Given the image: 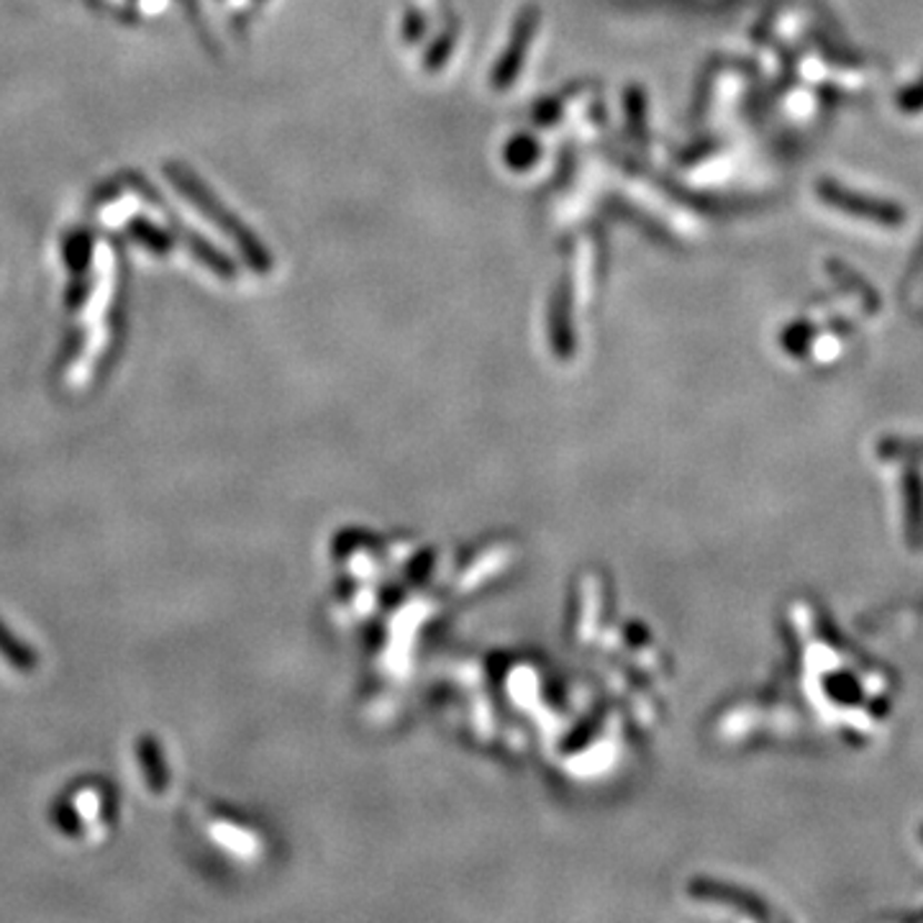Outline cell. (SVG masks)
<instances>
[{
    "label": "cell",
    "mask_w": 923,
    "mask_h": 923,
    "mask_svg": "<svg viewBox=\"0 0 923 923\" xmlns=\"http://www.w3.org/2000/svg\"><path fill=\"white\" fill-rule=\"evenodd\" d=\"M172 180L174 185L182 195H188L193 205L201 211L208 221L215 223V229L223 231L231 241H234L237 249L241 254H244V260L252 264V270L257 272H270L272 270V254L270 249L262 244L257 234L249 231V227H244L234 213L229 211L227 205H223L219 198H215L211 190H208L201 180L195 178L193 172L188 170H172Z\"/></svg>",
    "instance_id": "cell-1"
},
{
    "label": "cell",
    "mask_w": 923,
    "mask_h": 923,
    "mask_svg": "<svg viewBox=\"0 0 923 923\" xmlns=\"http://www.w3.org/2000/svg\"><path fill=\"white\" fill-rule=\"evenodd\" d=\"M539 27H542V11L536 6H526L523 11L515 16V23L511 29L509 44L498 57V64L490 72V86L493 90H509L515 78H519L523 70V60H526L531 41H534Z\"/></svg>",
    "instance_id": "cell-2"
},
{
    "label": "cell",
    "mask_w": 923,
    "mask_h": 923,
    "mask_svg": "<svg viewBox=\"0 0 923 923\" xmlns=\"http://www.w3.org/2000/svg\"><path fill=\"white\" fill-rule=\"evenodd\" d=\"M549 337L556 354L568 357L575 347L572 339V278L570 272H562L556 280L552 303H549Z\"/></svg>",
    "instance_id": "cell-3"
}]
</instances>
